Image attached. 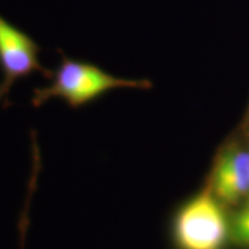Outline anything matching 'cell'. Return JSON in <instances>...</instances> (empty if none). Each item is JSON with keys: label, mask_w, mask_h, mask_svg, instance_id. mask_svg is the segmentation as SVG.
I'll return each mask as SVG.
<instances>
[{"label": "cell", "mask_w": 249, "mask_h": 249, "mask_svg": "<svg viewBox=\"0 0 249 249\" xmlns=\"http://www.w3.org/2000/svg\"><path fill=\"white\" fill-rule=\"evenodd\" d=\"M60 61L52 73L51 83L33 90L31 105L39 107L52 98H59L73 110H79L116 89H149L148 80L117 77L96 64L68 58L58 50Z\"/></svg>", "instance_id": "6da1fadb"}, {"label": "cell", "mask_w": 249, "mask_h": 249, "mask_svg": "<svg viewBox=\"0 0 249 249\" xmlns=\"http://www.w3.org/2000/svg\"><path fill=\"white\" fill-rule=\"evenodd\" d=\"M174 249H226L231 245V220L210 188L187 200L171 224Z\"/></svg>", "instance_id": "7a4b0ae2"}, {"label": "cell", "mask_w": 249, "mask_h": 249, "mask_svg": "<svg viewBox=\"0 0 249 249\" xmlns=\"http://www.w3.org/2000/svg\"><path fill=\"white\" fill-rule=\"evenodd\" d=\"M42 48L38 43L0 15V102L8 104V93L18 81L39 73L51 79L53 71L39 61Z\"/></svg>", "instance_id": "3957f363"}, {"label": "cell", "mask_w": 249, "mask_h": 249, "mask_svg": "<svg viewBox=\"0 0 249 249\" xmlns=\"http://www.w3.org/2000/svg\"><path fill=\"white\" fill-rule=\"evenodd\" d=\"M210 189L222 203H236L249 194V151L224 152L213 167Z\"/></svg>", "instance_id": "277c9868"}, {"label": "cell", "mask_w": 249, "mask_h": 249, "mask_svg": "<svg viewBox=\"0 0 249 249\" xmlns=\"http://www.w3.org/2000/svg\"><path fill=\"white\" fill-rule=\"evenodd\" d=\"M231 246L249 249V202L231 219Z\"/></svg>", "instance_id": "5b68a950"}]
</instances>
